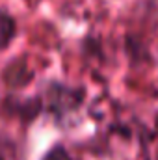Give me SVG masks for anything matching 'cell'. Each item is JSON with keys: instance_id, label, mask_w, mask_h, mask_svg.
<instances>
[{"instance_id": "obj_1", "label": "cell", "mask_w": 158, "mask_h": 160, "mask_svg": "<svg viewBox=\"0 0 158 160\" xmlns=\"http://www.w3.org/2000/svg\"><path fill=\"white\" fill-rule=\"evenodd\" d=\"M15 34H17L15 19L9 13H6V11L0 9V52L9 47V43L13 41Z\"/></svg>"}, {"instance_id": "obj_2", "label": "cell", "mask_w": 158, "mask_h": 160, "mask_svg": "<svg viewBox=\"0 0 158 160\" xmlns=\"http://www.w3.org/2000/svg\"><path fill=\"white\" fill-rule=\"evenodd\" d=\"M45 160H71V158H69V155L65 153L63 147H56V149H52V151L45 157Z\"/></svg>"}]
</instances>
